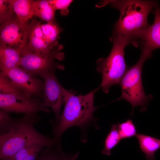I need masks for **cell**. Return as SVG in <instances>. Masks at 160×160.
Here are the masks:
<instances>
[{"mask_svg": "<svg viewBox=\"0 0 160 160\" xmlns=\"http://www.w3.org/2000/svg\"><path fill=\"white\" fill-rule=\"evenodd\" d=\"M40 120L37 114L13 119L8 131L0 134L1 160H11L17 152L28 146L57 145L54 137L44 135L35 128L34 126Z\"/></svg>", "mask_w": 160, "mask_h": 160, "instance_id": "obj_1", "label": "cell"}, {"mask_svg": "<svg viewBox=\"0 0 160 160\" xmlns=\"http://www.w3.org/2000/svg\"><path fill=\"white\" fill-rule=\"evenodd\" d=\"M97 89L84 95H76L73 92L66 90L64 109L52 132L57 144L60 145V138L68 128L77 126L84 131L95 121L93 114L97 108L94 106V97Z\"/></svg>", "mask_w": 160, "mask_h": 160, "instance_id": "obj_2", "label": "cell"}, {"mask_svg": "<svg viewBox=\"0 0 160 160\" xmlns=\"http://www.w3.org/2000/svg\"><path fill=\"white\" fill-rule=\"evenodd\" d=\"M120 13L114 26L113 34L122 36L132 44L139 33L149 25L147 17L158 6L155 1L118 0L110 2Z\"/></svg>", "mask_w": 160, "mask_h": 160, "instance_id": "obj_3", "label": "cell"}, {"mask_svg": "<svg viewBox=\"0 0 160 160\" xmlns=\"http://www.w3.org/2000/svg\"><path fill=\"white\" fill-rule=\"evenodd\" d=\"M110 39L113 45L109 55L96 61V69L102 76L100 87L105 93H108L111 86L119 83L128 69L124 60V50L125 47L130 44L127 38L121 35L113 34Z\"/></svg>", "mask_w": 160, "mask_h": 160, "instance_id": "obj_4", "label": "cell"}, {"mask_svg": "<svg viewBox=\"0 0 160 160\" xmlns=\"http://www.w3.org/2000/svg\"><path fill=\"white\" fill-rule=\"evenodd\" d=\"M147 59L141 54L137 63L128 68L119 83L122 93L116 100L123 99L129 103L132 107L131 114L134 108L138 106L141 107L142 111L146 110L148 101L152 97L151 95H145L142 82V67Z\"/></svg>", "mask_w": 160, "mask_h": 160, "instance_id": "obj_5", "label": "cell"}, {"mask_svg": "<svg viewBox=\"0 0 160 160\" xmlns=\"http://www.w3.org/2000/svg\"><path fill=\"white\" fill-rule=\"evenodd\" d=\"M62 48L59 45L47 54L34 53L26 49L21 52L20 67L33 75L40 77L50 71L63 70L64 66L55 61L63 59L64 54L61 52Z\"/></svg>", "mask_w": 160, "mask_h": 160, "instance_id": "obj_6", "label": "cell"}, {"mask_svg": "<svg viewBox=\"0 0 160 160\" xmlns=\"http://www.w3.org/2000/svg\"><path fill=\"white\" fill-rule=\"evenodd\" d=\"M0 108L8 113L25 115L36 114L39 111L51 112L44 106L41 98L2 93H0Z\"/></svg>", "mask_w": 160, "mask_h": 160, "instance_id": "obj_7", "label": "cell"}, {"mask_svg": "<svg viewBox=\"0 0 160 160\" xmlns=\"http://www.w3.org/2000/svg\"><path fill=\"white\" fill-rule=\"evenodd\" d=\"M28 22L17 18L0 25V47L12 48L21 52L26 49L28 40Z\"/></svg>", "mask_w": 160, "mask_h": 160, "instance_id": "obj_8", "label": "cell"}, {"mask_svg": "<svg viewBox=\"0 0 160 160\" xmlns=\"http://www.w3.org/2000/svg\"><path fill=\"white\" fill-rule=\"evenodd\" d=\"M55 71L48 72L42 76L44 81L42 103L44 106L50 107L55 115L56 123L60 115L61 108L64 103L65 89L60 84L55 73Z\"/></svg>", "mask_w": 160, "mask_h": 160, "instance_id": "obj_9", "label": "cell"}, {"mask_svg": "<svg viewBox=\"0 0 160 160\" xmlns=\"http://www.w3.org/2000/svg\"><path fill=\"white\" fill-rule=\"evenodd\" d=\"M14 84L24 93L31 97L42 98L44 81L19 66L4 72Z\"/></svg>", "mask_w": 160, "mask_h": 160, "instance_id": "obj_10", "label": "cell"}, {"mask_svg": "<svg viewBox=\"0 0 160 160\" xmlns=\"http://www.w3.org/2000/svg\"><path fill=\"white\" fill-rule=\"evenodd\" d=\"M153 13L155 19L153 24L140 32L132 43L135 46L140 44L142 53L148 58L151 57L154 49L160 48V7H156Z\"/></svg>", "mask_w": 160, "mask_h": 160, "instance_id": "obj_11", "label": "cell"}, {"mask_svg": "<svg viewBox=\"0 0 160 160\" xmlns=\"http://www.w3.org/2000/svg\"><path fill=\"white\" fill-rule=\"evenodd\" d=\"M41 23L36 19L28 24V43L26 49L37 54H47L53 49L49 47L42 32Z\"/></svg>", "mask_w": 160, "mask_h": 160, "instance_id": "obj_12", "label": "cell"}, {"mask_svg": "<svg viewBox=\"0 0 160 160\" xmlns=\"http://www.w3.org/2000/svg\"><path fill=\"white\" fill-rule=\"evenodd\" d=\"M21 52L9 47H0V69L4 72L17 66L20 67Z\"/></svg>", "mask_w": 160, "mask_h": 160, "instance_id": "obj_13", "label": "cell"}, {"mask_svg": "<svg viewBox=\"0 0 160 160\" xmlns=\"http://www.w3.org/2000/svg\"><path fill=\"white\" fill-rule=\"evenodd\" d=\"M55 10L49 0H35L33 8V16L49 23H56L55 18Z\"/></svg>", "mask_w": 160, "mask_h": 160, "instance_id": "obj_14", "label": "cell"}, {"mask_svg": "<svg viewBox=\"0 0 160 160\" xmlns=\"http://www.w3.org/2000/svg\"><path fill=\"white\" fill-rule=\"evenodd\" d=\"M11 1L15 15L20 21L27 23L33 16L35 0H11Z\"/></svg>", "mask_w": 160, "mask_h": 160, "instance_id": "obj_15", "label": "cell"}, {"mask_svg": "<svg viewBox=\"0 0 160 160\" xmlns=\"http://www.w3.org/2000/svg\"><path fill=\"white\" fill-rule=\"evenodd\" d=\"M136 137L140 150L145 154L147 159L154 160L155 153L160 148V139L140 134H137Z\"/></svg>", "mask_w": 160, "mask_h": 160, "instance_id": "obj_16", "label": "cell"}, {"mask_svg": "<svg viewBox=\"0 0 160 160\" xmlns=\"http://www.w3.org/2000/svg\"><path fill=\"white\" fill-rule=\"evenodd\" d=\"M41 28L47 43L51 49L59 45L57 39L63 29L58 24H42Z\"/></svg>", "mask_w": 160, "mask_h": 160, "instance_id": "obj_17", "label": "cell"}, {"mask_svg": "<svg viewBox=\"0 0 160 160\" xmlns=\"http://www.w3.org/2000/svg\"><path fill=\"white\" fill-rule=\"evenodd\" d=\"M70 154L65 153L56 145L46 146L40 151L36 160H63Z\"/></svg>", "mask_w": 160, "mask_h": 160, "instance_id": "obj_18", "label": "cell"}, {"mask_svg": "<svg viewBox=\"0 0 160 160\" xmlns=\"http://www.w3.org/2000/svg\"><path fill=\"white\" fill-rule=\"evenodd\" d=\"M121 140L117 125L113 124L111 130L105 139L104 148L102 151V153L104 155H111V150Z\"/></svg>", "mask_w": 160, "mask_h": 160, "instance_id": "obj_19", "label": "cell"}, {"mask_svg": "<svg viewBox=\"0 0 160 160\" xmlns=\"http://www.w3.org/2000/svg\"><path fill=\"white\" fill-rule=\"evenodd\" d=\"M11 0H0V23L13 20L16 18Z\"/></svg>", "mask_w": 160, "mask_h": 160, "instance_id": "obj_20", "label": "cell"}, {"mask_svg": "<svg viewBox=\"0 0 160 160\" xmlns=\"http://www.w3.org/2000/svg\"><path fill=\"white\" fill-rule=\"evenodd\" d=\"M119 133L121 140L136 136L137 133L135 125L131 119L117 124Z\"/></svg>", "mask_w": 160, "mask_h": 160, "instance_id": "obj_21", "label": "cell"}, {"mask_svg": "<svg viewBox=\"0 0 160 160\" xmlns=\"http://www.w3.org/2000/svg\"><path fill=\"white\" fill-rule=\"evenodd\" d=\"M13 118L9 116L8 113L0 110V133L6 132L8 130Z\"/></svg>", "mask_w": 160, "mask_h": 160, "instance_id": "obj_22", "label": "cell"}, {"mask_svg": "<svg viewBox=\"0 0 160 160\" xmlns=\"http://www.w3.org/2000/svg\"><path fill=\"white\" fill-rule=\"evenodd\" d=\"M72 1L71 0H49L51 5L55 10H61V13L65 15L68 13V8Z\"/></svg>", "mask_w": 160, "mask_h": 160, "instance_id": "obj_23", "label": "cell"}, {"mask_svg": "<svg viewBox=\"0 0 160 160\" xmlns=\"http://www.w3.org/2000/svg\"><path fill=\"white\" fill-rule=\"evenodd\" d=\"M38 144H40L28 146L23 148L17 152L11 160H24L35 147Z\"/></svg>", "mask_w": 160, "mask_h": 160, "instance_id": "obj_24", "label": "cell"}, {"mask_svg": "<svg viewBox=\"0 0 160 160\" xmlns=\"http://www.w3.org/2000/svg\"><path fill=\"white\" fill-rule=\"evenodd\" d=\"M46 146L40 144L36 145L24 160H36L43 148Z\"/></svg>", "mask_w": 160, "mask_h": 160, "instance_id": "obj_25", "label": "cell"}, {"mask_svg": "<svg viewBox=\"0 0 160 160\" xmlns=\"http://www.w3.org/2000/svg\"><path fill=\"white\" fill-rule=\"evenodd\" d=\"M79 155V152H77L73 155L70 154L68 156L65 158L63 160H76Z\"/></svg>", "mask_w": 160, "mask_h": 160, "instance_id": "obj_26", "label": "cell"}]
</instances>
